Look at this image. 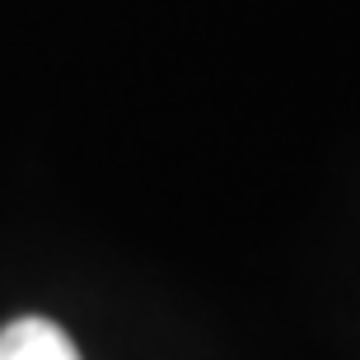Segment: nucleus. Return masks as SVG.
I'll list each match as a JSON object with an SVG mask.
<instances>
[{
  "label": "nucleus",
  "mask_w": 360,
  "mask_h": 360,
  "mask_svg": "<svg viewBox=\"0 0 360 360\" xmlns=\"http://www.w3.org/2000/svg\"><path fill=\"white\" fill-rule=\"evenodd\" d=\"M0 360H80V351L61 323L28 314L0 328Z\"/></svg>",
  "instance_id": "f257e3e1"
}]
</instances>
